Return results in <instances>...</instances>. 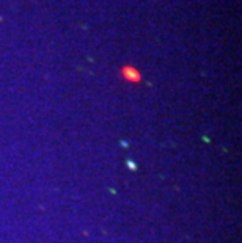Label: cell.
<instances>
[{
    "instance_id": "6da1fadb",
    "label": "cell",
    "mask_w": 242,
    "mask_h": 243,
    "mask_svg": "<svg viewBox=\"0 0 242 243\" xmlns=\"http://www.w3.org/2000/svg\"><path fill=\"white\" fill-rule=\"evenodd\" d=\"M123 75L127 79V80H131V82H138L140 80V74H138L134 67H131V66H126L124 69H123Z\"/></svg>"
},
{
    "instance_id": "7a4b0ae2",
    "label": "cell",
    "mask_w": 242,
    "mask_h": 243,
    "mask_svg": "<svg viewBox=\"0 0 242 243\" xmlns=\"http://www.w3.org/2000/svg\"><path fill=\"white\" fill-rule=\"evenodd\" d=\"M126 165L129 166V169H131V171H135V169H137V165H135L132 160H127V162H126Z\"/></svg>"
}]
</instances>
